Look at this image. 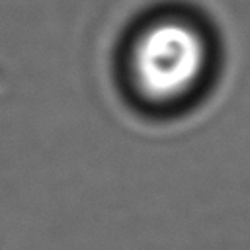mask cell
Wrapping results in <instances>:
<instances>
[{"label": "cell", "instance_id": "cell-1", "mask_svg": "<svg viewBox=\"0 0 250 250\" xmlns=\"http://www.w3.org/2000/svg\"><path fill=\"white\" fill-rule=\"evenodd\" d=\"M209 47L203 31L180 18H164L146 25L131 51L135 88L150 102H176L203 78Z\"/></svg>", "mask_w": 250, "mask_h": 250}]
</instances>
